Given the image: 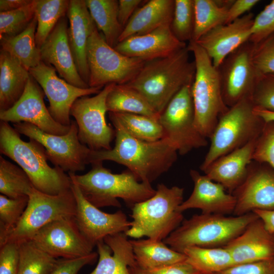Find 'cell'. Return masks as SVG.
<instances>
[{"mask_svg":"<svg viewBox=\"0 0 274 274\" xmlns=\"http://www.w3.org/2000/svg\"><path fill=\"white\" fill-rule=\"evenodd\" d=\"M144 2L142 0L118 1V19L123 28L137 9Z\"/></svg>","mask_w":274,"mask_h":274,"instance_id":"obj_52","label":"cell"},{"mask_svg":"<svg viewBox=\"0 0 274 274\" xmlns=\"http://www.w3.org/2000/svg\"><path fill=\"white\" fill-rule=\"evenodd\" d=\"M98 256L97 253L93 252L87 255L76 258H57L49 274H78L85 265L93 264Z\"/></svg>","mask_w":274,"mask_h":274,"instance_id":"obj_47","label":"cell"},{"mask_svg":"<svg viewBox=\"0 0 274 274\" xmlns=\"http://www.w3.org/2000/svg\"><path fill=\"white\" fill-rule=\"evenodd\" d=\"M143 271L144 274H200L187 260L154 269L143 270Z\"/></svg>","mask_w":274,"mask_h":274,"instance_id":"obj_50","label":"cell"},{"mask_svg":"<svg viewBox=\"0 0 274 274\" xmlns=\"http://www.w3.org/2000/svg\"><path fill=\"white\" fill-rule=\"evenodd\" d=\"M257 139L217 159L203 172L204 175L232 194L246 177Z\"/></svg>","mask_w":274,"mask_h":274,"instance_id":"obj_26","label":"cell"},{"mask_svg":"<svg viewBox=\"0 0 274 274\" xmlns=\"http://www.w3.org/2000/svg\"><path fill=\"white\" fill-rule=\"evenodd\" d=\"M262 221L265 229L274 235V210L253 211Z\"/></svg>","mask_w":274,"mask_h":274,"instance_id":"obj_53","label":"cell"},{"mask_svg":"<svg viewBox=\"0 0 274 274\" xmlns=\"http://www.w3.org/2000/svg\"><path fill=\"white\" fill-rule=\"evenodd\" d=\"M258 218L254 212L239 216L196 214L183 220L163 242L172 249L182 253L190 247H224Z\"/></svg>","mask_w":274,"mask_h":274,"instance_id":"obj_5","label":"cell"},{"mask_svg":"<svg viewBox=\"0 0 274 274\" xmlns=\"http://www.w3.org/2000/svg\"><path fill=\"white\" fill-rule=\"evenodd\" d=\"M192 85L184 86L173 97L159 117L164 133V138L181 155L205 147L208 144L207 139L195 125Z\"/></svg>","mask_w":274,"mask_h":274,"instance_id":"obj_11","label":"cell"},{"mask_svg":"<svg viewBox=\"0 0 274 274\" xmlns=\"http://www.w3.org/2000/svg\"><path fill=\"white\" fill-rule=\"evenodd\" d=\"M66 16L68 21V39L75 64L80 76L88 84L87 44L96 26L85 0H70Z\"/></svg>","mask_w":274,"mask_h":274,"instance_id":"obj_25","label":"cell"},{"mask_svg":"<svg viewBox=\"0 0 274 274\" xmlns=\"http://www.w3.org/2000/svg\"><path fill=\"white\" fill-rule=\"evenodd\" d=\"M252 160L266 163L274 170V122H266L257 139Z\"/></svg>","mask_w":274,"mask_h":274,"instance_id":"obj_45","label":"cell"},{"mask_svg":"<svg viewBox=\"0 0 274 274\" xmlns=\"http://www.w3.org/2000/svg\"><path fill=\"white\" fill-rule=\"evenodd\" d=\"M187 46L163 57L145 61L136 75L126 84L140 93L159 115L185 85L192 84L194 61Z\"/></svg>","mask_w":274,"mask_h":274,"instance_id":"obj_2","label":"cell"},{"mask_svg":"<svg viewBox=\"0 0 274 274\" xmlns=\"http://www.w3.org/2000/svg\"><path fill=\"white\" fill-rule=\"evenodd\" d=\"M137 9L124 27L119 42L134 36L144 35L161 26L170 25L175 0H150Z\"/></svg>","mask_w":274,"mask_h":274,"instance_id":"obj_28","label":"cell"},{"mask_svg":"<svg viewBox=\"0 0 274 274\" xmlns=\"http://www.w3.org/2000/svg\"><path fill=\"white\" fill-rule=\"evenodd\" d=\"M183 195V188L159 184L153 196L132 207L131 225L125 234L163 241L183 221V213L179 210Z\"/></svg>","mask_w":274,"mask_h":274,"instance_id":"obj_6","label":"cell"},{"mask_svg":"<svg viewBox=\"0 0 274 274\" xmlns=\"http://www.w3.org/2000/svg\"><path fill=\"white\" fill-rule=\"evenodd\" d=\"M114 147L92 151L90 164L109 160L126 166L140 182L151 184L176 162L178 151L165 138L147 142L135 138L121 127L114 125Z\"/></svg>","mask_w":274,"mask_h":274,"instance_id":"obj_1","label":"cell"},{"mask_svg":"<svg viewBox=\"0 0 274 274\" xmlns=\"http://www.w3.org/2000/svg\"><path fill=\"white\" fill-rule=\"evenodd\" d=\"M115 84L104 87L94 96H84L73 104L70 115L78 128L80 142L93 151L109 150L115 136V131L106 122L107 97Z\"/></svg>","mask_w":274,"mask_h":274,"instance_id":"obj_13","label":"cell"},{"mask_svg":"<svg viewBox=\"0 0 274 274\" xmlns=\"http://www.w3.org/2000/svg\"><path fill=\"white\" fill-rule=\"evenodd\" d=\"M194 28V0H175L170 28L180 42L192 41Z\"/></svg>","mask_w":274,"mask_h":274,"instance_id":"obj_41","label":"cell"},{"mask_svg":"<svg viewBox=\"0 0 274 274\" xmlns=\"http://www.w3.org/2000/svg\"><path fill=\"white\" fill-rule=\"evenodd\" d=\"M19 245L8 242L0 246V274H19Z\"/></svg>","mask_w":274,"mask_h":274,"instance_id":"obj_48","label":"cell"},{"mask_svg":"<svg viewBox=\"0 0 274 274\" xmlns=\"http://www.w3.org/2000/svg\"><path fill=\"white\" fill-rule=\"evenodd\" d=\"M71 188L76 201L75 219L83 234L94 246L110 235L125 233L130 227L126 215L119 210L107 213L89 202L71 180Z\"/></svg>","mask_w":274,"mask_h":274,"instance_id":"obj_18","label":"cell"},{"mask_svg":"<svg viewBox=\"0 0 274 274\" xmlns=\"http://www.w3.org/2000/svg\"><path fill=\"white\" fill-rule=\"evenodd\" d=\"M32 0H1L0 12L15 10L29 4Z\"/></svg>","mask_w":274,"mask_h":274,"instance_id":"obj_54","label":"cell"},{"mask_svg":"<svg viewBox=\"0 0 274 274\" xmlns=\"http://www.w3.org/2000/svg\"><path fill=\"white\" fill-rule=\"evenodd\" d=\"M19 133L35 140L44 147L48 160L64 172L75 173L83 171L90 163L92 150L82 144L78 138V128L72 120L69 131L63 135L45 132L26 122L14 123Z\"/></svg>","mask_w":274,"mask_h":274,"instance_id":"obj_12","label":"cell"},{"mask_svg":"<svg viewBox=\"0 0 274 274\" xmlns=\"http://www.w3.org/2000/svg\"><path fill=\"white\" fill-rule=\"evenodd\" d=\"M37 0L18 9L0 12V37H12L23 32L36 15Z\"/></svg>","mask_w":274,"mask_h":274,"instance_id":"obj_40","label":"cell"},{"mask_svg":"<svg viewBox=\"0 0 274 274\" xmlns=\"http://www.w3.org/2000/svg\"><path fill=\"white\" fill-rule=\"evenodd\" d=\"M30 75L18 101L11 108L0 112L1 121L28 123L45 132L53 134L67 133L71 125H63L53 118L45 105V93Z\"/></svg>","mask_w":274,"mask_h":274,"instance_id":"obj_19","label":"cell"},{"mask_svg":"<svg viewBox=\"0 0 274 274\" xmlns=\"http://www.w3.org/2000/svg\"><path fill=\"white\" fill-rule=\"evenodd\" d=\"M251 96L246 97L219 118L210 138L211 144L200 166L203 172L218 158L257 139L266 122L254 112Z\"/></svg>","mask_w":274,"mask_h":274,"instance_id":"obj_7","label":"cell"},{"mask_svg":"<svg viewBox=\"0 0 274 274\" xmlns=\"http://www.w3.org/2000/svg\"><path fill=\"white\" fill-rule=\"evenodd\" d=\"M130 274H144L143 270L136 264L128 267Z\"/></svg>","mask_w":274,"mask_h":274,"instance_id":"obj_56","label":"cell"},{"mask_svg":"<svg viewBox=\"0 0 274 274\" xmlns=\"http://www.w3.org/2000/svg\"><path fill=\"white\" fill-rule=\"evenodd\" d=\"M224 247L230 254L233 266L273 260L274 236L258 218Z\"/></svg>","mask_w":274,"mask_h":274,"instance_id":"obj_22","label":"cell"},{"mask_svg":"<svg viewBox=\"0 0 274 274\" xmlns=\"http://www.w3.org/2000/svg\"><path fill=\"white\" fill-rule=\"evenodd\" d=\"M109 117L113 126L121 127L129 135L138 139L155 142L164 138V131L159 119L119 112H109Z\"/></svg>","mask_w":274,"mask_h":274,"instance_id":"obj_34","label":"cell"},{"mask_svg":"<svg viewBox=\"0 0 274 274\" xmlns=\"http://www.w3.org/2000/svg\"><path fill=\"white\" fill-rule=\"evenodd\" d=\"M0 112L11 108L22 95L29 71L8 52L0 50Z\"/></svg>","mask_w":274,"mask_h":274,"instance_id":"obj_29","label":"cell"},{"mask_svg":"<svg viewBox=\"0 0 274 274\" xmlns=\"http://www.w3.org/2000/svg\"><path fill=\"white\" fill-rule=\"evenodd\" d=\"M37 27V19L35 15L23 32L12 37H0L1 49L15 57L28 71L41 61L40 49L36 42Z\"/></svg>","mask_w":274,"mask_h":274,"instance_id":"obj_31","label":"cell"},{"mask_svg":"<svg viewBox=\"0 0 274 274\" xmlns=\"http://www.w3.org/2000/svg\"><path fill=\"white\" fill-rule=\"evenodd\" d=\"M96 246L98 260L89 274H130L128 267L137 264L130 239L124 232L108 235Z\"/></svg>","mask_w":274,"mask_h":274,"instance_id":"obj_27","label":"cell"},{"mask_svg":"<svg viewBox=\"0 0 274 274\" xmlns=\"http://www.w3.org/2000/svg\"><path fill=\"white\" fill-rule=\"evenodd\" d=\"M30 75L42 87L49 101L48 110L58 123L70 126L71 108L79 98L99 93L104 87L81 88L59 78L51 65L42 61L29 71Z\"/></svg>","mask_w":274,"mask_h":274,"instance_id":"obj_15","label":"cell"},{"mask_svg":"<svg viewBox=\"0 0 274 274\" xmlns=\"http://www.w3.org/2000/svg\"><path fill=\"white\" fill-rule=\"evenodd\" d=\"M236 203L233 214L274 210V170L267 163L252 160L246 177L232 192Z\"/></svg>","mask_w":274,"mask_h":274,"instance_id":"obj_17","label":"cell"},{"mask_svg":"<svg viewBox=\"0 0 274 274\" xmlns=\"http://www.w3.org/2000/svg\"><path fill=\"white\" fill-rule=\"evenodd\" d=\"M252 60L258 76L274 74V32L253 44Z\"/></svg>","mask_w":274,"mask_h":274,"instance_id":"obj_43","label":"cell"},{"mask_svg":"<svg viewBox=\"0 0 274 274\" xmlns=\"http://www.w3.org/2000/svg\"><path fill=\"white\" fill-rule=\"evenodd\" d=\"M19 245V274H49L56 258L38 247L32 241Z\"/></svg>","mask_w":274,"mask_h":274,"instance_id":"obj_39","label":"cell"},{"mask_svg":"<svg viewBox=\"0 0 274 274\" xmlns=\"http://www.w3.org/2000/svg\"><path fill=\"white\" fill-rule=\"evenodd\" d=\"M231 5L223 0H194V28L191 41L196 42L213 28L225 24Z\"/></svg>","mask_w":274,"mask_h":274,"instance_id":"obj_36","label":"cell"},{"mask_svg":"<svg viewBox=\"0 0 274 274\" xmlns=\"http://www.w3.org/2000/svg\"><path fill=\"white\" fill-rule=\"evenodd\" d=\"M194 56L195 73L192 95L197 129L210 139L220 117L229 109L225 104L217 68L203 49L196 42L187 45Z\"/></svg>","mask_w":274,"mask_h":274,"instance_id":"obj_8","label":"cell"},{"mask_svg":"<svg viewBox=\"0 0 274 274\" xmlns=\"http://www.w3.org/2000/svg\"><path fill=\"white\" fill-rule=\"evenodd\" d=\"M28 197L27 206L19 221L0 237V246L8 242L19 244L31 241L40 229L50 223L75 216L76 201L71 188L52 195L33 188Z\"/></svg>","mask_w":274,"mask_h":274,"instance_id":"obj_9","label":"cell"},{"mask_svg":"<svg viewBox=\"0 0 274 274\" xmlns=\"http://www.w3.org/2000/svg\"><path fill=\"white\" fill-rule=\"evenodd\" d=\"M189 174L194 187L190 196L179 207L180 212L198 209L203 214H233L236 203L233 194L227 192L220 184L195 169H191Z\"/></svg>","mask_w":274,"mask_h":274,"instance_id":"obj_23","label":"cell"},{"mask_svg":"<svg viewBox=\"0 0 274 274\" xmlns=\"http://www.w3.org/2000/svg\"><path fill=\"white\" fill-rule=\"evenodd\" d=\"M187 46L175 37L170 25H167L127 38L119 42L114 49L126 56L147 61L168 56Z\"/></svg>","mask_w":274,"mask_h":274,"instance_id":"obj_24","label":"cell"},{"mask_svg":"<svg viewBox=\"0 0 274 274\" xmlns=\"http://www.w3.org/2000/svg\"><path fill=\"white\" fill-rule=\"evenodd\" d=\"M253 47L250 41L245 43L217 68L223 100L229 108L252 95L258 77L252 60Z\"/></svg>","mask_w":274,"mask_h":274,"instance_id":"obj_14","label":"cell"},{"mask_svg":"<svg viewBox=\"0 0 274 274\" xmlns=\"http://www.w3.org/2000/svg\"><path fill=\"white\" fill-rule=\"evenodd\" d=\"M68 19L61 18L40 49L41 61L52 66L68 83L81 88L90 87L77 68L68 39Z\"/></svg>","mask_w":274,"mask_h":274,"instance_id":"obj_21","label":"cell"},{"mask_svg":"<svg viewBox=\"0 0 274 274\" xmlns=\"http://www.w3.org/2000/svg\"><path fill=\"white\" fill-rule=\"evenodd\" d=\"M135 261L143 270L186 261L185 254L168 247L163 241L150 238L130 239Z\"/></svg>","mask_w":274,"mask_h":274,"instance_id":"obj_30","label":"cell"},{"mask_svg":"<svg viewBox=\"0 0 274 274\" xmlns=\"http://www.w3.org/2000/svg\"><path fill=\"white\" fill-rule=\"evenodd\" d=\"M87 59L90 87L126 84L139 73L145 61L126 56L110 46L96 27L89 38Z\"/></svg>","mask_w":274,"mask_h":274,"instance_id":"obj_10","label":"cell"},{"mask_svg":"<svg viewBox=\"0 0 274 274\" xmlns=\"http://www.w3.org/2000/svg\"><path fill=\"white\" fill-rule=\"evenodd\" d=\"M85 1L97 29L107 43L114 48L123 30L118 19V1Z\"/></svg>","mask_w":274,"mask_h":274,"instance_id":"obj_32","label":"cell"},{"mask_svg":"<svg viewBox=\"0 0 274 274\" xmlns=\"http://www.w3.org/2000/svg\"><path fill=\"white\" fill-rule=\"evenodd\" d=\"M217 274H274L273 259L234 265Z\"/></svg>","mask_w":274,"mask_h":274,"instance_id":"obj_49","label":"cell"},{"mask_svg":"<svg viewBox=\"0 0 274 274\" xmlns=\"http://www.w3.org/2000/svg\"><path fill=\"white\" fill-rule=\"evenodd\" d=\"M274 236V235H273ZM273 262H274V257H273Z\"/></svg>","mask_w":274,"mask_h":274,"instance_id":"obj_57","label":"cell"},{"mask_svg":"<svg viewBox=\"0 0 274 274\" xmlns=\"http://www.w3.org/2000/svg\"><path fill=\"white\" fill-rule=\"evenodd\" d=\"M251 98L255 108L274 112V74L258 76Z\"/></svg>","mask_w":274,"mask_h":274,"instance_id":"obj_44","label":"cell"},{"mask_svg":"<svg viewBox=\"0 0 274 274\" xmlns=\"http://www.w3.org/2000/svg\"><path fill=\"white\" fill-rule=\"evenodd\" d=\"M255 113L261 117L266 122L273 121L274 122V112L254 108Z\"/></svg>","mask_w":274,"mask_h":274,"instance_id":"obj_55","label":"cell"},{"mask_svg":"<svg viewBox=\"0 0 274 274\" xmlns=\"http://www.w3.org/2000/svg\"><path fill=\"white\" fill-rule=\"evenodd\" d=\"M108 112L142 115L159 119L160 115L138 91L125 85L115 84L107 95Z\"/></svg>","mask_w":274,"mask_h":274,"instance_id":"obj_33","label":"cell"},{"mask_svg":"<svg viewBox=\"0 0 274 274\" xmlns=\"http://www.w3.org/2000/svg\"><path fill=\"white\" fill-rule=\"evenodd\" d=\"M182 253L200 274H217L233 266L230 254L224 247H190L185 248Z\"/></svg>","mask_w":274,"mask_h":274,"instance_id":"obj_35","label":"cell"},{"mask_svg":"<svg viewBox=\"0 0 274 274\" xmlns=\"http://www.w3.org/2000/svg\"><path fill=\"white\" fill-rule=\"evenodd\" d=\"M34 188L29 178L19 166L0 156V192L10 198L28 196Z\"/></svg>","mask_w":274,"mask_h":274,"instance_id":"obj_38","label":"cell"},{"mask_svg":"<svg viewBox=\"0 0 274 274\" xmlns=\"http://www.w3.org/2000/svg\"><path fill=\"white\" fill-rule=\"evenodd\" d=\"M28 196L10 198L0 195V237L18 223L28 202Z\"/></svg>","mask_w":274,"mask_h":274,"instance_id":"obj_42","label":"cell"},{"mask_svg":"<svg viewBox=\"0 0 274 274\" xmlns=\"http://www.w3.org/2000/svg\"><path fill=\"white\" fill-rule=\"evenodd\" d=\"M254 19L252 13H247L230 23L215 27L196 42L217 68L229 54L249 41Z\"/></svg>","mask_w":274,"mask_h":274,"instance_id":"obj_20","label":"cell"},{"mask_svg":"<svg viewBox=\"0 0 274 274\" xmlns=\"http://www.w3.org/2000/svg\"><path fill=\"white\" fill-rule=\"evenodd\" d=\"M249 41L257 43L274 32V0L254 17Z\"/></svg>","mask_w":274,"mask_h":274,"instance_id":"obj_46","label":"cell"},{"mask_svg":"<svg viewBox=\"0 0 274 274\" xmlns=\"http://www.w3.org/2000/svg\"><path fill=\"white\" fill-rule=\"evenodd\" d=\"M68 0H37L36 42L40 48L59 20L66 15Z\"/></svg>","mask_w":274,"mask_h":274,"instance_id":"obj_37","label":"cell"},{"mask_svg":"<svg viewBox=\"0 0 274 274\" xmlns=\"http://www.w3.org/2000/svg\"><path fill=\"white\" fill-rule=\"evenodd\" d=\"M91 164V169L85 174L69 173L68 175L84 197L98 208H120L118 198L132 208L151 197L156 192L151 184L139 181L129 170L114 174L102 166V162Z\"/></svg>","mask_w":274,"mask_h":274,"instance_id":"obj_3","label":"cell"},{"mask_svg":"<svg viewBox=\"0 0 274 274\" xmlns=\"http://www.w3.org/2000/svg\"><path fill=\"white\" fill-rule=\"evenodd\" d=\"M31 241L56 259L83 257L93 252L95 246L81 232L75 217L50 223L40 229Z\"/></svg>","mask_w":274,"mask_h":274,"instance_id":"obj_16","label":"cell"},{"mask_svg":"<svg viewBox=\"0 0 274 274\" xmlns=\"http://www.w3.org/2000/svg\"><path fill=\"white\" fill-rule=\"evenodd\" d=\"M258 0H235L228 9L225 24L230 23L247 14L256 5Z\"/></svg>","mask_w":274,"mask_h":274,"instance_id":"obj_51","label":"cell"},{"mask_svg":"<svg viewBox=\"0 0 274 274\" xmlns=\"http://www.w3.org/2000/svg\"><path fill=\"white\" fill-rule=\"evenodd\" d=\"M0 152L15 161L27 175L34 188L45 194L55 195L71 189L68 175L47 163L44 147L35 140H22L9 122H0Z\"/></svg>","mask_w":274,"mask_h":274,"instance_id":"obj_4","label":"cell"}]
</instances>
